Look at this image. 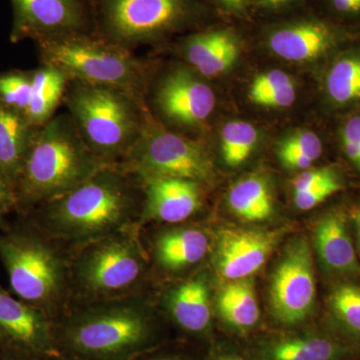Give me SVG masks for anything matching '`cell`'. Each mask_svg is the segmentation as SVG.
Masks as SVG:
<instances>
[{"label":"cell","instance_id":"cell-1","mask_svg":"<svg viewBox=\"0 0 360 360\" xmlns=\"http://www.w3.org/2000/svg\"><path fill=\"white\" fill-rule=\"evenodd\" d=\"M59 355L77 360H134L158 349L160 328L142 295L72 302L53 322Z\"/></svg>","mask_w":360,"mask_h":360},{"label":"cell","instance_id":"cell-2","mask_svg":"<svg viewBox=\"0 0 360 360\" xmlns=\"http://www.w3.org/2000/svg\"><path fill=\"white\" fill-rule=\"evenodd\" d=\"M141 180L120 165H105L70 193L39 206L35 225L71 250L141 225Z\"/></svg>","mask_w":360,"mask_h":360},{"label":"cell","instance_id":"cell-3","mask_svg":"<svg viewBox=\"0 0 360 360\" xmlns=\"http://www.w3.org/2000/svg\"><path fill=\"white\" fill-rule=\"evenodd\" d=\"M105 165L68 113L54 115L33 135L18 179L20 200L44 205L70 193Z\"/></svg>","mask_w":360,"mask_h":360},{"label":"cell","instance_id":"cell-4","mask_svg":"<svg viewBox=\"0 0 360 360\" xmlns=\"http://www.w3.org/2000/svg\"><path fill=\"white\" fill-rule=\"evenodd\" d=\"M0 258L20 300L56 321L71 303L70 250L37 225L0 234Z\"/></svg>","mask_w":360,"mask_h":360},{"label":"cell","instance_id":"cell-5","mask_svg":"<svg viewBox=\"0 0 360 360\" xmlns=\"http://www.w3.org/2000/svg\"><path fill=\"white\" fill-rule=\"evenodd\" d=\"M70 266L71 303L142 295L149 259L141 225L73 248Z\"/></svg>","mask_w":360,"mask_h":360},{"label":"cell","instance_id":"cell-6","mask_svg":"<svg viewBox=\"0 0 360 360\" xmlns=\"http://www.w3.org/2000/svg\"><path fill=\"white\" fill-rule=\"evenodd\" d=\"M63 101L92 153L108 165L127 158L148 120L141 98L106 85L70 80Z\"/></svg>","mask_w":360,"mask_h":360},{"label":"cell","instance_id":"cell-7","mask_svg":"<svg viewBox=\"0 0 360 360\" xmlns=\"http://www.w3.org/2000/svg\"><path fill=\"white\" fill-rule=\"evenodd\" d=\"M39 44L44 65L63 71L70 80L115 87L141 98L146 70L130 49L91 32L39 40Z\"/></svg>","mask_w":360,"mask_h":360},{"label":"cell","instance_id":"cell-8","mask_svg":"<svg viewBox=\"0 0 360 360\" xmlns=\"http://www.w3.org/2000/svg\"><path fill=\"white\" fill-rule=\"evenodd\" d=\"M91 7L94 33L127 49L200 25L207 13L200 0H91Z\"/></svg>","mask_w":360,"mask_h":360},{"label":"cell","instance_id":"cell-9","mask_svg":"<svg viewBox=\"0 0 360 360\" xmlns=\"http://www.w3.org/2000/svg\"><path fill=\"white\" fill-rule=\"evenodd\" d=\"M120 165L141 182L182 179L203 184L214 176L212 161L202 146L161 129L148 116L139 141Z\"/></svg>","mask_w":360,"mask_h":360},{"label":"cell","instance_id":"cell-10","mask_svg":"<svg viewBox=\"0 0 360 360\" xmlns=\"http://www.w3.org/2000/svg\"><path fill=\"white\" fill-rule=\"evenodd\" d=\"M269 296L274 316L283 323H300L311 314L316 286L307 239L296 238L284 250L272 276Z\"/></svg>","mask_w":360,"mask_h":360},{"label":"cell","instance_id":"cell-11","mask_svg":"<svg viewBox=\"0 0 360 360\" xmlns=\"http://www.w3.org/2000/svg\"><path fill=\"white\" fill-rule=\"evenodd\" d=\"M14 37L51 39L94 32L91 0H11Z\"/></svg>","mask_w":360,"mask_h":360},{"label":"cell","instance_id":"cell-12","mask_svg":"<svg viewBox=\"0 0 360 360\" xmlns=\"http://www.w3.org/2000/svg\"><path fill=\"white\" fill-rule=\"evenodd\" d=\"M0 349L15 350L42 360L60 356L53 321L42 310L16 300L0 286Z\"/></svg>","mask_w":360,"mask_h":360},{"label":"cell","instance_id":"cell-13","mask_svg":"<svg viewBox=\"0 0 360 360\" xmlns=\"http://www.w3.org/2000/svg\"><path fill=\"white\" fill-rule=\"evenodd\" d=\"M156 106L170 122L186 127L200 125L213 112L214 92L193 70L174 68L162 78L155 96Z\"/></svg>","mask_w":360,"mask_h":360},{"label":"cell","instance_id":"cell-14","mask_svg":"<svg viewBox=\"0 0 360 360\" xmlns=\"http://www.w3.org/2000/svg\"><path fill=\"white\" fill-rule=\"evenodd\" d=\"M278 239V231H222L215 251L217 271L231 281L248 278L265 264Z\"/></svg>","mask_w":360,"mask_h":360},{"label":"cell","instance_id":"cell-15","mask_svg":"<svg viewBox=\"0 0 360 360\" xmlns=\"http://www.w3.org/2000/svg\"><path fill=\"white\" fill-rule=\"evenodd\" d=\"M333 26L315 18H300L269 26L265 42L272 53L285 60L302 63L319 58L333 47Z\"/></svg>","mask_w":360,"mask_h":360},{"label":"cell","instance_id":"cell-16","mask_svg":"<svg viewBox=\"0 0 360 360\" xmlns=\"http://www.w3.org/2000/svg\"><path fill=\"white\" fill-rule=\"evenodd\" d=\"M141 184L144 201L141 226L151 221L181 224L195 214L202 205L200 182L182 179H153Z\"/></svg>","mask_w":360,"mask_h":360},{"label":"cell","instance_id":"cell-17","mask_svg":"<svg viewBox=\"0 0 360 360\" xmlns=\"http://www.w3.org/2000/svg\"><path fill=\"white\" fill-rule=\"evenodd\" d=\"M182 49L194 70L202 77H214L236 63L240 52V39L233 28L212 26L188 35Z\"/></svg>","mask_w":360,"mask_h":360},{"label":"cell","instance_id":"cell-18","mask_svg":"<svg viewBox=\"0 0 360 360\" xmlns=\"http://www.w3.org/2000/svg\"><path fill=\"white\" fill-rule=\"evenodd\" d=\"M167 314L182 330L205 335L212 321L210 288L202 276H194L174 286L165 295Z\"/></svg>","mask_w":360,"mask_h":360},{"label":"cell","instance_id":"cell-19","mask_svg":"<svg viewBox=\"0 0 360 360\" xmlns=\"http://www.w3.org/2000/svg\"><path fill=\"white\" fill-rule=\"evenodd\" d=\"M315 248L329 271L341 276H360V264L342 212L333 210L319 220L315 227Z\"/></svg>","mask_w":360,"mask_h":360},{"label":"cell","instance_id":"cell-20","mask_svg":"<svg viewBox=\"0 0 360 360\" xmlns=\"http://www.w3.org/2000/svg\"><path fill=\"white\" fill-rule=\"evenodd\" d=\"M360 347L333 335H309L279 338L269 343L262 360H348Z\"/></svg>","mask_w":360,"mask_h":360},{"label":"cell","instance_id":"cell-21","mask_svg":"<svg viewBox=\"0 0 360 360\" xmlns=\"http://www.w3.org/2000/svg\"><path fill=\"white\" fill-rule=\"evenodd\" d=\"M210 240L195 227H174L160 231L153 245L156 265L167 272H179L198 264L205 257Z\"/></svg>","mask_w":360,"mask_h":360},{"label":"cell","instance_id":"cell-22","mask_svg":"<svg viewBox=\"0 0 360 360\" xmlns=\"http://www.w3.org/2000/svg\"><path fill=\"white\" fill-rule=\"evenodd\" d=\"M26 116L0 103V172L18 181L33 136Z\"/></svg>","mask_w":360,"mask_h":360},{"label":"cell","instance_id":"cell-23","mask_svg":"<svg viewBox=\"0 0 360 360\" xmlns=\"http://www.w3.org/2000/svg\"><path fill=\"white\" fill-rule=\"evenodd\" d=\"M70 78L63 71L44 65L32 75V98L25 116L33 127H42L63 101Z\"/></svg>","mask_w":360,"mask_h":360},{"label":"cell","instance_id":"cell-24","mask_svg":"<svg viewBox=\"0 0 360 360\" xmlns=\"http://www.w3.org/2000/svg\"><path fill=\"white\" fill-rule=\"evenodd\" d=\"M217 309L232 328L239 330L253 328L259 321L260 311L250 279L232 281L224 285L217 298Z\"/></svg>","mask_w":360,"mask_h":360},{"label":"cell","instance_id":"cell-25","mask_svg":"<svg viewBox=\"0 0 360 360\" xmlns=\"http://www.w3.org/2000/svg\"><path fill=\"white\" fill-rule=\"evenodd\" d=\"M227 201L232 212L248 221H262L274 212L269 187L262 177L239 180L229 191Z\"/></svg>","mask_w":360,"mask_h":360},{"label":"cell","instance_id":"cell-26","mask_svg":"<svg viewBox=\"0 0 360 360\" xmlns=\"http://www.w3.org/2000/svg\"><path fill=\"white\" fill-rule=\"evenodd\" d=\"M248 96L253 103L264 108H290L296 98L295 82L283 70L266 71L252 80Z\"/></svg>","mask_w":360,"mask_h":360},{"label":"cell","instance_id":"cell-27","mask_svg":"<svg viewBox=\"0 0 360 360\" xmlns=\"http://www.w3.org/2000/svg\"><path fill=\"white\" fill-rule=\"evenodd\" d=\"M329 307L345 340L360 347V285L338 284L329 295Z\"/></svg>","mask_w":360,"mask_h":360},{"label":"cell","instance_id":"cell-28","mask_svg":"<svg viewBox=\"0 0 360 360\" xmlns=\"http://www.w3.org/2000/svg\"><path fill=\"white\" fill-rule=\"evenodd\" d=\"M326 91L331 101L347 104L360 99V56L338 59L331 66L326 80Z\"/></svg>","mask_w":360,"mask_h":360},{"label":"cell","instance_id":"cell-29","mask_svg":"<svg viewBox=\"0 0 360 360\" xmlns=\"http://www.w3.org/2000/svg\"><path fill=\"white\" fill-rule=\"evenodd\" d=\"M257 141V130L250 123L227 122L220 132V146L225 163L231 167L243 165L252 153Z\"/></svg>","mask_w":360,"mask_h":360},{"label":"cell","instance_id":"cell-30","mask_svg":"<svg viewBox=\"0 0 360 360\" xmlns=\"http://www.w3.org/2000/svg\"><path fill=\"white\" fill-rule=\"evenodd\" d=\"M32 77L21 73L0 77L1 103L25 115L32 98Z\"/></svg>","mask_w":360,"mask_h":360},{"label":"cell","instance_id":"cell-31","mask_svg":"<svg viewBox=\"0 0 360 360\" xmlns=\"http://www.w3.org/2000/svg\"><path fill=\"white\" fill-rule=\"evenodd\" d=\"M322 142L321 139L314 132L303 131L295 132L284 139L278 144L277 153L278 155H296L307 156L312 160H317L322 155Z\"/></svg>","mask_w":360,"mask_h":360},{"label":"cell","instance_id":"cell-32","mask_svg":"<svg viewBox=\"0 0 360 360\" xmlns=\"http://www.w3.org/2000/svg\"><path fill=\"white\" fill-rule=\"evenodd\" d=\"M342 188L338 175L319 184V186L303 191V193H295V203L298 210H312L321 205L324 200H328L329 196L338 193Z\"/></svg>","mask_w":360,"mask_h":360},{"label":"cell","instance_id":"cell-33","mask_svg":"<svg viewBox=\"0 0 360 360\" xmlns=\"http://www.w3.org/2000/svg\"><path fill=\"white\" fill-rule=\"evenodd\" d=\"M341 139L348 160L360 170V116H354L347 120L343 127Z\"/></svg>","mask_w":360,"mask_h":360},{"label":"cell","instance_id":"cell-34","mask_svg":"<svg viewBox=\"0 0 360 360\" xmlns=\"http://www.w3.org/2000/svg\"><path fill=\"white\" fill-rule=\"evenodd\" d=\"M335 176H336L335 172L329 168L307 170V172L297 175L292 180L293 191L295 193H303V191L314 188Z\"/></svg>","mask_w":360,"mask_h":360},{"label":"cell","instance_id":"cell-35","mask_svg":"<svg viewBox=\"0 0 360 360\" xmlns=\"http://www.w3.org/2000/svg\"><path fill=\"white\" fill-rule=\"evenodd\" d=\"M302 0H252L251 6L264 13H281L290 11Z\"/></svg>","mask_w":360,"mask_h":360},{"label":"cell","instance_id":"cell-36","mask_svg":"<svg viewBox=\"0 0 360 360\" xmlns=\"http://www.w3.org/2000/svg\"><path fill=\"white\" fill-rule=\"evenodd\" d=\"M215 6L227 13L241 15L252 4V0H210Z\"/></svg>","mask_w":360,"mask_h":360},{"label":"cell","instance_id":"cell-37","mask_svg":"<svg viewBox=\"0 0 360 360\" xmlns=\"http://www.w3.org/2000/svg\"><path fill=\"white\" fill-rule=\"evenodd\" d=\"M329 7L340 15H359L360 0H326Z\"/></svg>","mask_w":360,"mask_h":360},{"label":"cell","instance_id":"cell-38","mask_svg":"<svg viewBox=\"0 0 360 360\" xmlns=\"http://www.w3.org/2000/svg\"><path fill=\"white\" fill-rule=\"evenodd\" d=\"M11 200L8 180L0 172V215L6 210L7 203Z\"/></svg>","mask_w":360,"mask_h":360},{"label":"cell","instance_id":"cell-39","mask_svg":"<svg viewBox=\"0 0 360 360\" xmlns=\"http://www.w3.org/2000/svg\"><path fill=\"white\" fill-rule=\"evenodd\" d=\"M0 360H39L15 350L0 349Z\"/></svg>","mask_w":360,"mask_h":360},{"label":"cell","instance_id":"cell-40","mask_svg":"<svg viewBox=\"0 0 360 360\" xmlns=\"http://www.w3.org/2000/svg\"><path fill=\"white\" fill-rule=\"evenodd\" d=\"M153 352H148V354L141 355L139 359L134 360H189L186 356L179 354H155Z\"/></svg>","mask_w":360,"mask_h":360},{"label":"cell","instance_id":"cell-41","mask_svg":"<svg viewBox=\"0 0 360 360\" xmlns=\"http://www.w3.org/2000/svg\"><path fill=\"white\" fill-rule=\"evenodd\" d=\"M354 222H355V227H356L357 238H359V248H360V208L359 210H357L356 212H355Z\"/></svg>","mask_w":360,"mask_h":360},{"label":"cell","instance_id":"cell-42","mask_svg":"<svg viewBox=\"0 0 360 360\" xmlns=\"http://www.w3.org/2000/svg\"><path fill=\"white\" fill-rule=\"evenodd\" d=\"M215 360H245L241 359L240 356H238V355H222V356L217 357Z\"/></svg>","mask_w":360,"mask_h":360},{"label":"cell","instance_id":"cell-43","mask_svg":"<svg viewBox=\"0 0 360 360\" xmlns=\"http://www.w3.org/2000/svg\"><path fill=\"white\" fill-rule=\"evenodd\" d=\"M42 360H77V359H68V357H63V356H56V357H49V359H45Z\"/></svg>","mask_w":360,"mask_h":360}]
</instances>
